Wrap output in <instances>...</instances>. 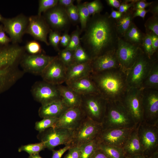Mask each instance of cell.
<instances>
[{"label": "cell", "instance_id": "14", "mask_svg": "<svg viewBox=\"0 0 158 158\" xmlns=\"http://www.w3.org/2000/svg\"><path fill=\"white\" fill-rule=\"evenodd\" d=\"M55 57L42 53L35 55L25 54L20 64L24 72L41 75Z\"/></svg>", "mask_w": 158, "mask_h": 158}, {"label": "cell", "instance_id": "27", "mask_svg": "<svg viewBox=\"0 0 158 158\" xmlns=\"http://www.w3.org/2000/svg\"><path fill=\"white\" fill-rule=\"evenodd\" d=\"M145 35L132 22L122 38L127 42L142 47Z\"/></svg>", "mask_w": 158, "mask_h": 158}, {"label": "cell", "instance_id": "59", "mask_svg": "<svg viewBox=\"0 0 158 158\" xmlns=\"http://www.w3.org/2000/svg\"><path fill=\"white\" fill-rule=\"evenodd\" d=\"M28 158H42L39 155V153H37L30 155Z\"/></svg>", "mask_w": 158, "mask_h": 158}, {"label": "cell", "instance_id": "37", "mask_svg": "<svg viewBox=\"0 0 158 158\" xmlns=\"http://www.w3.org/2000/svg\"><path fill=\"white\" fill-rule=\"evenodd\" d=\"M146 33H153L158 36V16H153L149 18L145 24Z\"/></svg>", "mask_w": 158, "mask_h": 158}, {"label": "cell", "instance_id": "22", "mask_svg": "<svg viewBox=\"0 0 158 158\" xmlns=\"http://www.w3.org/2000/svg\"><path fill=\"white\" fill-rule=\"evenodd\" d=\"M66 83L67 86L81 96L99 94L90 75Z\"/></svg>", "mask_w": 158, "mask_h": 158}, {"label": "cell", "instance_id": "46", "mask_svg": "<svg viewBox=\"0 0 158 158\" xmlns=\"http://www.w3.org/2000/svg\"><path fill=\"white\" fill-rule=\"evenodd\" d=\"M64 158H80V152L79 147H71Z\"/></svg>", "mask_w": 158, "mask_h": 158}, {"label": "cell", "instance_id": "28", "mask_svg": "<svg viewBox=\"0 0 158 158\" xmlns=\"http://www.w3.org/2000/svg\"><path fill=\"white\" fill-rule=\"evenodd\" d=\"M134 11L131 8L123 13L120 18L116 20V30L119 37L122 38L123 37L133 22Z\"/></svg>", "mask_w": 158, "mask_h": 158}, {"label": "cell", "instance_id": "11", "mask_svg": "<svg viewBox=\"0 0 158 158\" xmlns=\"http://www.w3.org/2000/svg\"><path fill=\"white\" fill-rule=\"evenodd\" d=\"M143 53L141 47L127 42L122 38H118L116 54L120 68L125 72Z\"/></svg>", "mask_w": 158, "mask_h": 158}, {"label": "cell", "instance_id": "49", "mask_svg": "<svg viewBox=\"0 0 158 158\" xmlns=\"http://www.w3.org/2000/svg\"><path fill=\"white\" fill-rule=\"evenodd\" d=\"M71 39V36L67 32H65L61 36L60 43L65 48L69 44Z\"/></svg>", "mask_w": 158, "mask_h": 158}, {"label": "cell", "instance_id": "52", "mask_svg": "<svg viewBox=\"0 0 158 158\" xmlns=\"http://www.w3.org/2000/svg\"><path fill=\"white\" fill-rule=\"evenodd\" d=\"M150 35L152 48L154 52L156 53L158 48V36L153 33H151Z\"/></svg>", "mask_w": 158, "mask_h": 158}, {"label": "cell", "instance_id": "17", "mask_svg": "<svg viewBox=\"0 0 158 158\" xmlns=\"http://www.w3.org/2000/svg\"><path fill=\"white\" fill-rule=\"evenodd\" d=\"M44 13V17L52 30L59 32L69 27L71 22L66 8L58 4Z\"/></svg>", "mask_w": 158, "mask_h": 158}, {"label": "cell", "instance_id": "36", "mask_svg": "<svg viewBox=\"0 0 158 158\" xmlns=\"http://www.w3.org/2000/svg\"><path fill=\"white\" fill-rule=\"evenodd\" d=\"M82 31L80 28L77 26L76 29L72 33L70 42L65 49L74 51L81 44L80 35Z\"/></svg>", "mask_w": 158, "mask_h": 158}, {"label": "cell", "instance_id": "4", "mask_svg": "<svg viewBox=\"0 0 158 158\" xmlns=\"http://www.w3.org/2000/svg\"><path fill=\"white\" fill-rule=\"evenodd\" d=\"M101 124L102 130L134 128L137 126L121 101L107 100Z\"/></svg>", "mask_w": 158, "mask_h": 158}, {"label": "cell", "instance_id": "60", "mask_svg": "<svg viewBox=\"0 0 158 158\" xmlns=\"http://www.w3.org/2000/svg\"><path fill=\"white\" fill-rule=\"evenodd\" d=\"M3 18L2 16L0 14V21H1Z\"/></svg>", "mask_w": 158, "mask_h": 158}, {"label": "cell", "instance_id": "6", "mask_svg": "<svg viewBox=\"0 0 158 158\" xmlns=\"http://www.w3.org/2000/svg\"><path fill=\"white\" fill-rule=\"evenodd\" d=\"M73 133V130L52 127L39 132L37 137L44 143L46 148L52 150L59 145H70Z\"/></svg>", "mask_w": 158, "mask_h": 158}, {"label": "cell", "instance_id": "54", "mask_svg": "<svg viewBox=\"0 0 158 158\" xmlns=\"http://www.w3.org/2000/svg\"><path fill=\"white\" fill-rule=\"evenodd\" d=\"M74 0H58V4L65 8L73 4Z\"/></svg>", "mask_w": 158, "mask_h": 158}, {"label": "cell", "instance_id": "1", "mask_svg": "<svg viewBox=\"0 0 158 158\" xmlns=\"http://www.w3.org/2000/svg\"><path fill=\"white\" fill-rule=\"evenodd\" d=\"M80 38L82 47L91 59L116 49L119 37L116 20L109 13H97L90 17Z\"/></svg>", "mask_w": 158, "mask_h": 158}, {"label": "cell", "instance_id": "42", "mask_svg": "<svg viewBox=\"0 0 158 158\" xmlns=\"http://www.w3.org/2000/svg\"><path fill=\"white\" fill-rule=\"evenodd\" d=\"M25 50L31 55H35L42 54V49L41 46L37 41L32 40L27 43L25 47Z\"/></svg>", "mask_w": 158, "mask_h": 158}, {"label": "cell", "instance_id": "50", "mask_svg": "<svg viewBox=\"0 0 158 158\" xmlns=\"http://www.w3.org/2000/svg\"><path fill=\"white\" fill-rule=\"evenodd\" d=\"M11 42L10 38L6 34L3 30L0 32V45H7L8 43Z\"/></svg>", "mask_w": 158, "mask_h": 158}, {"label": "cell", "instance_id": "40", "mask_svg": "<svg viewBox=\"0 0 158 158\" xmlns=\"http://www.w3.org/2000/svg\"><path fill=\"white\" fill-rule=\"evenodd\" d=\"M58 0H40L39 1V6L37 15L41 16L42 13L46 11L57 5Z\"/></svg>", "mask_w": 158, "mask_h": 158}, {"label": "cell", "instance_id": "31", "mask_svg": "<svg viewBox=\"0 0 158 158\" xmlns=\"http://www.w3.org/2000/svg\"><path fill=\"white\" fill-rule=\"evenodd\" d=\"M76 5L78 10L79 22L80 24L82 32L84 31L87 22L90 17L85 2L82 3L81 1H77Z\"/></svg>", "mask_w": 158, "mask_h": 158}, {"label": "cell", "instance_id": "15", "mask_svg": "<svg viewBox=\"0 0 158 158\" xmlns=\"http://www.w3.org/2000/svg\"><path fill=\"white\" fill-rule=\"evenodd\" d=\"M120 128L102 130L96 138L98 142L123 148L133 129Z\"/></svg>", "mask_w": 158, "mask_h": 158}, {"label": "cell", "instance_id": "32", "mask_svg": "<svg viewBox=\"0 0 158 158\" xmlns=\"http://www.w3.org/2000/svg\"><path fill=\"white\" fill-rule=\"evenodd\" d=\"M98 142L96 138L79 147L80 152V158H90L98 148Z\"/></svg>", "mask_w": 158, "mask_h": 158}, {"label": "cell", "instance_id": "45", "mask_svg": "<svg viewBox=\"0 0 158 158\" xmlns=\"http://www.w3.org/2000/svg\"><path fill=\"white\" fill-rule=\"evenodd\" d=\"M138 0L125 1L121 4L118 8L119 12L123 13L128 11L130 8H132L135 3Z\"/></svg>", "mask_w": 158, "mask_h": 158}, {"label": "cell", "instance_id": "51", "mask_svg": "<svg viewBox=\"0 0 158 158\" xmlns=\"http://www.w3.org/2000/svg\"><path fill=\"white\" fill-rule=\"evenodd\" d=\"M90 158H109L100 149L98 148L95 150Z\"/></svg>", "mask_w": 158, "mask_h": 158}, {"label": "cell", "instance_id": "10", "mask_svg": "<svg viewBox=\"0 0 158 158\" xmlns=\"http://www.w3.org/2000/svg\"><path fill=\"white\" fill-rule=\"evenodd\" d=\"M143 89L129 88L121 100L137 126L143 121Z\"/></svg>", "mask_w": 158, "mask_h": 158}, {"label": "cell", "instance_id": "3", "mask_svg": "<svg viewBox=\"0 0 158 158\" xmlns=\"http://www.w3.org/2000/svg\"><path fill=\"white\" fill-rule=\"evenodd\" d=\"M90 76L99 94L107 100L121 101L129 88L126 73L120 68L92 73Z\"/></svg>", "mask_w": 158, "mask_h": 158}, {"label": "cell", "instance_id": "20", "mask_svg": "<svg viewBox=\"0 0 158 158\" xmlns=\"http://www.w3.org/2000/svg\"><path fill=\"white\" fill-rule=\"evenodd\" d=\"M51 29L44 17L38 15L28 18V23L25 33L29 34L35 39L49 44L47 36Z\"/></svg>", "mask_w": 158, "mask_h": 158}, {"label": "cell", "instance_id": "48", "mask_svg": "<svg viewBox=\"0 0 158 158\" xmlns=\"http://www.w3.org/2000/svg\"><path fill=\"white\" fill-rule=\"evenodd\" d=\"M153 2H147L144 0H138L132 7L134 11L139 9H145V8L150 6Z\"/></svg>", "mask_w": 158, "mask_h": 158}, {"label": "cell", "instance_id": "16", "mask_svg": "<svg viewBox=\"0 0 158 158\" xmlns=\"http://www.w3.org/2000/svg\"><path fill=\"white\" fill-rule=\"evenodd\" d=\"M67 67L58 56L50 63L41 75L43 80L48 83L58 85L65 82Z\"/></svg>", "mask_w": 158, "mask_h": 158}, {"label": "cell", "instance_id": "58", "mask_svg": "<svg viewBox=\"0 0 158 158\" xmlns=\"http://www.w3.org/2000/svg\"><path fill=\"white\" fill-rule=\"evenodd\" d=\"M125 158H150L144 156L142 154H137L130 156H125Z\"/></svg>", "mask_w": 158, "mask_h": 158}, {"label": "cell", "instance_id": "30", "mask_svg": "<svg viewBox=\"0 0 158 158\" xmlns=\"http://www.w3.org/2000/svg\"><path fill=\"white\" fill-rule=\"evenodd\" d=\"M98 148L102 150L109 158H125L122 148L98 142Z\"/></svg>", "mask_w": 158, "mask_h": 158}, {"label": "cell", "instance_id": "9", "mask_svg": "<svg viewBox=\"0 0 158 158\" xmlns=\"http://www.w3.org/2000/svg\"><path fill=\"white\" fill-rule=\"evenodd\" d=\"M102 130L101 123L86 117L79 126L74 130L71 147H79L96 138Z\"/></svg>", "mask_w": 158, "mask_h": 158}, {"label": "cell", "instance_id": "8", "mask_svg": "<svg viewBox=\"0 0 158 158\" xmlns=\"http://www.w3.org/2000/svg\"><path fill=\"white\" fill-rule=\"evenodd\" d=\"M138 134L143 155L150 158L158 152V125H149L142 121L138 125Z\"/></svg>", "mask_w": 158, "mask_h": 158}, {"label": "cell", "instance_id": "53", "mask_svg": "<svg viewBox=\"0 0 158 158\" xmlns=\"http://www.w3.org/2000/svg\"><path fill=\"white\" fill-rule=\"evenodd\" d=\"M149 12L148 10L145 9H139L134 11L133 13L134 18L137 16L140 17L144 19L146 14Z\"/></svg>", "mask_w": 158, "mask_h": 158}, {"label": "cell", "instance_id": "21", "mask_svg": "<svg viewBox=\"0 0 158 158\" xmlns=\"http://www.w3.org/2000/svg\"><path fill=\"white\" fill-rule=\"evenodd\" d=\"M92 73H97L120 68L116 54V49L108 52L92 60Z\"/></svg>", "mask_w": 158, "mask_h": 158}, {"label": "cell", "instance_id": "5", "mask_svg": "<svg viewBox=\"0 0 158 158\" xmlns=\"http://www.w3.org/2000/svg\"><path fill=\"white\" fill-rule=\"evenodd\" d=\"M144 53L141 54L133 65L126 71V79L129 88H141L154 61Z\"/></svg>", "mask_w": 158, "mask_h": 158}, {"label": "cell", "instance_id": "7", "mask_svg": "<svg viewBox=\"0 0 158 158\" xmlns=\"http://www.w3.org/2000/svg\"><path fill=\"white\" fill-rule=\"evenodd\" d=\"M81 96L80 107L86 116L95 122L102 123L106 111L107 100L99 94Z\"/></svg>", "mask_w": 158, "mask_h": 158}, {"label": "cell", "instance_id": "23", "mask_svg": "<svg viewBox=\"0 0 158 158\" xmlns=\"http://www.w3.org/2000/svg\"><path fill=\"white\" fill-rule=\"evenodd\" d=\"M68 108L61 99L42 104L39 109L38 114L42 118H59Z\"/></svg>", "mask_w": 158, "mask_h": 158}, {"label": "cell", "instance_id": "43", "mask_svg": "<svg viewBox=\"0 0 158 158\" xmlns=\"http://www.w3.org/2000/svg\"><path fill=\"white\" fill-rule=\"evenodd\" d=\"M49 34V45H51L56 51H59V45L61 37L59 32L51 29Z\"/></svg>", "mask_w": 158, "mask_h": 158}, {"label": "cell", "instance_id": "44", "mask_svg": "<svg viewBox=\"0 0 158 158\" xmlns=\"http://www.w3.org/2000/svg\"><path fill=\"white\" fill-rule=\"evenodd\" d=\"M65 8L71 22L74 23L79 22L78 10L76 5L73 4Z\"/></svg>", "mask_w": 158, "mask_h": 158}, {"label": "cell", "instance_id": "56", "mask_svg": "<svg viewBox=\"0 0 158 158\" xmlns=\"http://www.w3.org/2000/svg\"><path fill=\"white\" fill-rule=\"evenodd\" d=\"M123 13L119 11H116L112 9V11L110 15V17L113 19L116 20L120 18L122 16Z\"/></svg>", "mask_w": 158, "mask_h": 158}, {"label": "cell", "instance_id": "39", "mask_svg": "<svg viewBox=\"0 0 158 158\" xmlns=\"http://www.w3.org/2000/svg\"><path fill=\"white\" fill-rule=\"evenodd\" d=\"M74 51L64 49L59 51L58 56L59 59L67 67L74 63Z\"/></svg>", "mask_w": 158, "mask_h": 158}, {"label": "cell", "instance_id": "18", "mask_svg": "<svg viewBox=\"0 0 158 158\" xmlns=\"http://www.w3.org/2000/svg\"><path fill=\"white\" fill-rule=\"evenodd\" d=\"M31 92L34 99L41 104L61 99L57 85L44 81L35 83Z\"/></svg>", "mask_w": 158, "mask_h": 158}, {"label": "cell", "instance_id": "41", "mask_svg": "<svg viewBox=\"0 0 158 158\" xmlns=\"http://www.w3.org/2000/svg\"><path fill=\"white\" fill-rule=\"evenodd\" d=\"M90 16L100 13L103 8L101 1L95 0L90 2H85Z\"/></svg>", "mask_w": 158, "mask_h": 158}, {"label": "cell", "instance_id": "12", "mask_svg": "<svg viewBox=\"0 0 158 158\" xmlns=\"http://www.w3.org/2000/svg\"><path fill=\"white\" fill-rule=\"evenodd\" d=\"M142 89L143 122L149 125H158V90Z\"/></svg>", "mask_w": 158, "mask_h": 158}, {"label": "cell", "instance_id": "38", "mask_svg": "<svg viewBox=\"0 0 158 158\" xmlns=\"http://www.w3.org/2000/svg\"><path fill=\"white\" fill-rule=\"evenodd\" d=\"M142 48L144 53L151 58L156 57L155 53L154 51L150 35L147 34H145L144 38Z\"/></svg>", "mask_w": 158, "mask_h": 158}, {"label": "cell", "instance_id": "34", "mask_svg": "<svg viewBox=\"0 0 158 158\" xmlns=\"http://www.w3.org/2000/svg\"><path fill=\"white\" fill-rule=\"evenodd\" d=\"M92 60L91 58L81 44L74 51L73 63H83Z\"/></svg>", "mask_w": 158, "mask_h": 158}, {"label": "cell", "instance_id": "55", "mask_svg": "<svg viewBox=\"0 0 158 158\" xmlns=\"http://www.w3.org/2000/svg\"><path fill=\"white\" fill-rule=\"evenodd\" d=\"M151 7L148 10L153 14V16H158V4L157 3H154V2L150 5Z\"/></svg>", "mask_w": 158, "mask_h": 158}, {"label": "cell", "instance_id": "29", "mask_svg": "<svg viewBox=\"0 0 158 158\" xmlns=\"http://www.w3.org/2000/svg\"><path fill=\"white\" fill-rule=\"evenodd\" d=\"M143 89L158 90V63L157 59L152 65L141 87Z\"/></svg>", "mask_w": 158, "mask_h": 158}, {"label": "cell", "instance_id": "33", "mask_svg": "<svg viewBox=\"0 0 158 158\" xmlns=\"http://www.w3.org/2000/svg\"><path fill=\"white\" fill-rule=\"evenodd\" d=\"M46 148L44 143L42 142L34 144H30L25 145H22L18 149V151L20 152L25 151L27 152L30 155L33 154L39 153Z\"/></svg>", "mask_w": 158, "mask_h": 158}, {"label": "cell", "instance_id": "26", "mask_svg": "<svg viewBox=\"0 0 158 158\" xmlns=\"http://www.w3.org/2000/svg\"><path fill=\"white\" fill-rule=\"evenodd\" d=\"M138 125L131 133L125 145L122 148L125 156L142 154L143 150L138 134Z\"/></svg>", "mask_w": 158, "mask_h": 158}, {"label": "cell", "instance_id": "47", "mask_svg": "<svg viewBox=\"0 0 158 158\" xmlns=\"http://www.w3.org/2000/svg\"><path fill=\"white\" fill-rule=\"evenodd\" d=\"M71 147L70 145H68L58 150H52V155L51 158H61L64 153Z\"/></svg>", "mask_w": 158, "mask_h": 158}, {"label": "cell", "instance_id": "35", "mask_svg": "<svg viewBox=\"0 0 158 158\" xmlns=\"http://www.w3.org/2000/svg\"><path fill=\"white\" fill-rule=\"evenodd\" d=\"M58 118L56 117L43 118L42 120L36 122L35 128L40 132L49 128L54 127Z\"/></svg>", "mask_w": 158, "mask_h": 158}, {"label": "cell", "instance_id": "13", "mask_svg": "<svg viewBox=\"0 0 158 158\" xmlns=\"http://www.w3.org/2000/svg\"><path fill=\"white\" fill-rule=\"evenodd\" d=\"M1 22L3 25V30L9 35L12 44L20 42L25 33L28 18L20 14L11 18H3Z\"/></svg>", "mask_w": 158, "mask_h": 158}, {"label": "cell", "instance_id": "57", "mask_svg": "<svg viewBox=\"0 0 158 158\" xmlns=\"http://www.w3.org/2000/svg\"><path fill=\"white\" fill-rule=\"evenodd\" d=\"M106 1L109 5L116 8H119L121 5L120 1L118 0H107Z\"/></svg>", "mask_w": 158, "mask_h": 158}, {"label": "cell", "instance_id": "24", "mask_svg": "<svg viewBox=\"0 0 158 158\" xmlns=\"http://www.w3.org/2000/svg\"><path fill=\"white\" fill-rule=\"evenodd\" d=\"M91 61L74 63L67 67L65 83L90 75L92 72Z\"/></svg>", "mask_w": 158, "mask_h": 158}, {"label": "cell", "instance_id": "25", "mask_svg": "<svg viewBox=\"0 0 158 158\" xmlns=\"http://www.w3.org/2000/svg\"><path fill=\"white\" fill-rule=\"evenodd\" d=\"M61 98L68 108L80 107L82 97L68 86L57 85Z\"/></svg>", "mask_w": 158, "mask_h": 158}, {"label": "cell", "instance_id": "19", "mask_svg": "<svg viewBox=\"0 0 158 158\" xmlns=\"http://www.w3.org/2000/svg\"><path fill=\"white\" fill-rule=\"evenodd\" d=\"M86 117L80 107L69 108L58 118L54 127L74 130Z\"/></svg>", "mask_w": 158, "mask_h": 158}, {"label": "cell", "instance_id": "2", "mask_svg": "<svg viewBox=\"0 0 158 158\" xmlns=\"http://www.w3.org/2000/svg\"><path fill=\"white\" fill-rule=\"evenodd\" d=\"M25 48L17 44H0V94L22 76L18 65L25 54Z\"/></svg>", "mask_w": 158, "mask_h": 158}, {"label": "cell", "instance_id": "61", "mask_svg": "<svg viewBox=\"0 0 158 158\" xmlns=\"http://www.w3.org/2000/svg\"><path fill=\"white\" fill-rule=\"evenodd\" d=\"M3 30V27L2 25H0V32L1 30Z\"/></svg>", "mask_w": 158, "mask_h": 158}]
</instances>
